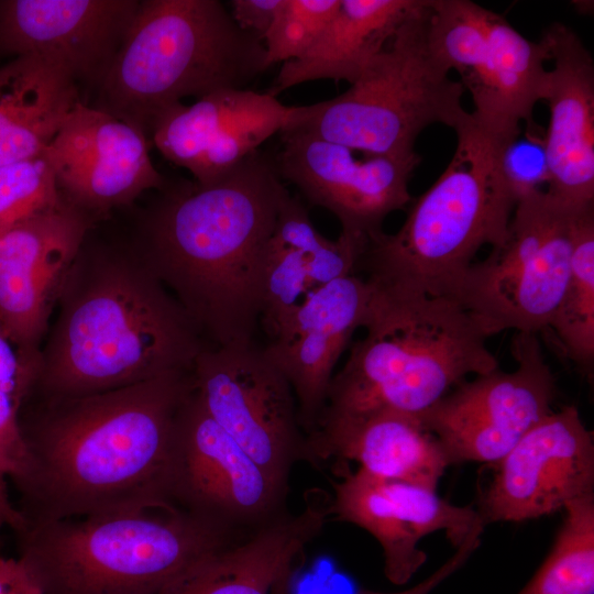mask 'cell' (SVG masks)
<instances>
[{
    "instance_id": "6da1fadb",
    "label": "cell",
    "mask_w": 594,
    "mask_h": 594,
    "mask_svg": "<svg viewBox=\"0 0 594 594\" xmlns=\"http://www.w3.org/2000/svg\"><path fill=\"white\" fill-rule=\"evenodd\" d=\"M193 388L191 370L87 396L25 397L24 461L10 482L23 526L175 507V422Z\"/></svg>"
},
{
    "instance_id": "7a4b0ae2",
    "label": "cell",
    "mask_w": 594,
    "mask_h": 594,
    "mask_svg": "<svg viewBox=\"0 0 594 594\" xmlns=\"http://www.w3.org/2000/svg\"><path fill=\"white\" fill-rule=\"evenodd\" d=\"M130 241L210 346L254 343L264 268L288 191L255 152L218 182L166 185Z\"/></svg>"
},
{
    "instance_id": "3957f363",
    "label": "cell",
    "mask_w": 594,
    "mask_h": 594,
    "mask_svg": "<svg viewBox=\"0 0 594 594\" xmlns=\"http://www.w3.org/2000/svg\"><path fill=\"white\" fill-rule=\"evenodd\" d=\"M91 230L62 285L26 397L87 396L189 372L210 346L130 240Z\"/></svg>"
},
{
    "instance_id": "277c9868",
    "label": "cell",
    "mask_w": 594,
    "mask_h": 594,
    "mask_svg": "<svg viewBox=\"0 0 594 594\" xmlns=\"http://www.w3.org/2000/svg\"><path fill=\"white\" fill-rule=\"evenodd\" d=\"M371 285L366 333L333 375L322 415L417 417L469 375L498 369L487 334L454 299Z\"/></svg>"
},
{
    "instance_id": "5b68a950",
    "label": "cell",
    "mask_w": 594,
    "mask_h": 594,
    "mask_svg": "<svg viewBox=\"0 0 594 594\" xmlns=\"http://www.w3.org/2000/svg\"><path fill=\"white\" fill-rule=\"evenodd\" d=\"M18 558L43 594H169L248 535L178 507L24 525Z\"/></svg>"
},
{
    "instance_id": "8992f818",
    "label": "cell",
    "mask_w": 594,
    "mask_h": 594,
    "mask_svg": "<svg viewBox=\"0 0 594 594\" xmlns=\"http://www.w3.org/2000/svg\"><path fill=\"white\" fill-rule=\"evenodd\" d=\"M454 132L451 161L402 227L367 242L358 270L374 285L454 299L477 252L505 241L517 205L498 165L505 142L484 131L471 112Z\"/></svg>"
},
{
    "instance_id": "52a82bcc",
    "label": "cell",
    "mask_w": 594,
    "mask_h": 594,
    "mask_svg": "<svg viewBox=\"0 0 594 594\" xmlns=\"http://www.w3.org/2000/svg\"><path fill=\"white\" fill-rule=\"evenodd\" d=\"M270 68L263 42L219 0H142L102 79L96 109L142 131L183 98L244 89Z\"/></svg>"
},
{
    "instance_id": "ba28073f",
    "label": "cell",
    "mask_w": 594,
    "mask_h": 594,
    "mask_svg": "<svg viewBox=\"0 0 594 594\" xmlns=\"http://www.w3.org/2000/svg\"><path fill=\"white\" fill-rule=\"evenodd\" d=\"M428 0L404 22L383 51L343 94L307 106L294 127L355 151L407 155L432 124L454 130L469 114L464 88L433 52L428 37Z\"/></svg>"
},
{
    "instance_id": "9c48e42d",
    "label": "cell",
    "mask_w": 594,
    "mask_h": 594,
    "mask_svg": "<svg viewBox=\"0 0 594 594\" xmlns=\"http://www.w3.org/2000/svg\"><path fill=\"white\" fill-rule=\"evenodd\" d=\"M585 207H570L546 190L518 200L505 241L471 265L454 297L488 338L549 329L570 274L575 221Z\"/></svg>"
},
{
    "instance_id": "30bf717a",
    "label": "cell",
    "mask_w": 594,
    "mask_h": 594,
    "mask_svg": "<svg viewBox=\"0 0 594 594\" xmlns=\"http://www.w3.org/2000/svg\"><path fill=\"white\" fill-rule=\"evenodd\" d=\"M427 23L433 52L471 95L474 121L502 141L516 136L543 100L546 43L470 0H428Z\"/></svg>"
},
{
    "instance_id": "8fae6325",
    "label": "cell",
    "mask_w": 594,
    "mask_h": 594,
    "mask_svg": "<svg viewBox=\"0 0 594 594\" xmlns=\"http://www.w3.org/2000/svg\"><path fill=\"white\" fill-rule=\"evenodd\" d=\"M195 393L208 415L275 481L288 487L306 461L307 438L293 388L256 343L209 346L193 367Z\"/></svg>"
},
{
    "instance_id": "7c38bea8",
    "label": "cell",
    "mask_w": 594,
    "mask_h": 594,
    "mask_svg": "<svg viewBox=\"0 0 594 594\" xmlns=\"http://www.w3.org/2000/svg\"><path fill=\"white\" fill-rule=\"evenodd\" d=\"M288 487L270 476L205 410L195 387L175 422L170 503L232 532L251 535L288 513Z\"/></svg>"
},
{
    "instance_id": "4fadbf2b",
    "label": "cell",
    "mask_w": 594,
    "mask_h": 594,
    "mask_svg": "<svg viewBox=\"0 0 594 594\" xmlns=\"http://www.w3.org/2000/svg\"><path fill=\"white\" fill-rule=\"evenodd\" d=\"M512 372L499 367L464 381L417 417L449 464L497 462L552 411L554 374L536 333L514 332Z\"/></svg>"
},
{
    "instance_id": "5bb4252c",
    "label": "cell",
    "mask_w": 594,
    "mask_h": 594,
    "mask_svg": "<svg viewBox=\"0 0 594 594\" xmlns=\"http://www.w3.org/2000/svg\"><path fill=\"white\" fill-rule=\"evenodd\" d=\"M279 134L282 150L274 161L279 177L333 213L340 234L366 246L383 231L384 220L410 202L409 179L421 161L416 152L362 153L297 127Z\"/></svg>"
},
{
    "instance_id": "9a60e30c",
    "label": "cell",
    "mask_w": 594,
    "mask_h": 594,
    "mask_svg": "<svg viewBox=\"0 0 594 594\" xmlns=\"http://www.w3.org/2000/svg\"><path fill=\"white\" fill-rule=\"evenodd\" d=\"M98 223L64 198L0 231V322L32 377L64 279Z\"/></svg>"
},
{
    "instance_id": "2e32d148",
    "label": "cell",
    "mask_w": 594,
    "mask_h": 594,
    "mask_svg": "<svg viewBox=\"0 0 594 594\" xmlns=\"http://www.w3.org/2000/svg\"><path fill=\"white\" fill-rule=\"evenodd\" d=\"M307 106L287 107L268 92L226 89L178 102L152 122L148 140L195 183L211 185L283 130L299 124Z\"/></svg>"
},
{
    "instance_id": "e0dca14e",
    "label": "cell",
    "mask_w": 594,
    "mask_h": 594,
    "mask_svg": "<svg viewBox=\"0 0 594 594\" xmlns=\"http://www.w3.org/2000/svg\"><path fill=\"white\" fill-rule=\"evenodd\" d=\"M480 510L486 524L549 515L594 494V438L578 408L551 411L499 460Z\"/></svg>"
},
{
    "instance_id": "ac0fdd59",
    "label": "cell",
    "mask_w": 594,
    "mask_h": 594,
    "mask_svg": "<svg viewBox=\"0 0 594 594\" xmlns=\"http://www.w3.org/2000/svg\"><path fill=\"white\" fill-rule=\"evenodd\" d=\"M150 145L142 131L81 101L44 154L63 197L101 222L144 191L166 185Z\"/></svg>"
},
{
    "instance_id": "d6986e66",
    "label": "cell",
    "mask_w": 594,
    "mask_h": 594,
    "mask_svg": "<svg viewBox=\"0 0 594 594\" xmlns=\"http://www.w3.org/2000/svg\"><path fill=\"white\" fill-rule=\"evenodd\" d=\"M332 483L330 520L353 524L371 534L381 544L384 573L394 585H404L426 562L419 541L442 530L458 548L470 534L485 526L480 513L470 506H455L440 498L435 490L417 484L378 477L362 469H339Z\"/></svg>"
},
{
    "instance_id": "ffe728a7",
    "label": "cell",
    "mask_w": 594,
    "mask_h": 594,
    "mask_svg": "<svg viewBox=\"0 0 594 594\" xmlns=\"http://www.w3.org/2000/svg\"><path fill=\"white\" fill-rule=\"evenodd\" d=\"M139 0H0V58L34 56L77 85L102 79Z\"/></svg>"
},
{
    "instance_id": "44dd1931",
    "label": "cell",
    "mask_w": 594,
    "mask_h": 594,
    "mask_svg": "<svg viewBox=\"0 0 594 594\" xmlns=\"http://www.w3.org/2000/svg\"><path fill=\"white\" fill-rule=\"evenodd\" d=\"M372 285L356 274L310 290L278 334L264 348L288 380L306 437L327 404L333 370L355 330L363 328Z\"/></svg>"
},
{
    "instance_id": "7402d4cb",
    "label": "cell",
    "mask_w": 594,
    "mask_h": 594,
    "mask_svg": "<svg viewBox=\"0 0 594 594\" xmlns=\"http://www.w3.org/2000/svg\"><path fill=\"white\" fill-rule=\"evenodd\" d=\"M541 40L553 63L543 96L550 113L546 193L570 207L594 205V61L563 23H552Z\"/></svg>"
},
{
    "instance_id": "603a6c76",
    "label": "cell",
    "mask_w": 594,
    "mask_h": 594,
    "mask_svg": "<svg viewBox=\"0 0 594 594\" xmlns=\"http://www.w3.org/2000/svg\"><path fill=\"white\" fill-rule=\"evenodd\" d=\"M329 505L327 493L308 492L300 512L226 546L169 594H292L307 546L330 521Z\"/></svg>"
},
{
    "instance_id": "cb8c5ba5",
    "label": "cell",
    "mask_w": 594,
    "mask_h": 594,
    "mask_svg": "<svg viewBox=\"0 0 594 594\" xmlns=\"http://www.w3.org/2000/svg\"><path fill=\"white\" fill-rule=\"evenodd\" d=\"M354 461L367 473L435 490L449 462L418 417L393 410L322 415L307 436L306 461Z\"/></svg>"
},
{
    "instance_id": "d4e9b609",
    "label": "cell",
    "mask_w": 594,
    "mask_h": 594,
    "mask_svg": "<svg viewBox=\"0 0 594 594\" xmlns=\"http://www.w3.org/2000/svg\"><path fill=\"white\" fill-rule=\"evenodd\" d=\"M426 0H340L317 43L299 59L283 63L268 94L277 97L302 82H355L372 59Z\"/></svg>"
},
{
    "instance_id": "484cf974",
    "label": "cell",
    "mask_w": 594,
    "mask_h": 594,
    "mask_svg": "<svg viewBox=\"0 0 594 594\" xmlns=\"http://www.w3.org/2000/svg\"><path fill=\"white\" fill-rule=\"evenodd\" d=\"M79 102L77 82L41 58L0 66V166L43 154Z\"/></svg>"
},
{
    "instance_id": "4316f807",
    "label": "cell",
    "mask_w": 594,
    "mask_h": 594,
    "mask_svg": "<svg viewBox=\"0 0 594 594\" xmlns=\"http://www.w3.org/2000/svg\"><path fill=\"white\" fill-rule=\"evenodd\" d=\"M549 329L565 354L592 373L594 361V205L576 218L570 274Z\"/></svg>"
},
{
    "instance_id": "83f0119b",
    "label": "cell",
    "mask_w": 594,
    "mask_h": 594,
    "mask_svg": "<svg viewBox=\"0 0 594 594\" xmlns=\"http://www.w3.org/2000/svg\"><path fill=\"white\" fill-rule=\"evenodd\" d=\"M553 547L517 594H594V494L569 502Z\"/></svg>"
},
{
    "instance_id": "f1b7e54d",
    "label": "cell",
    "mask_w": 594,
    "mask_h": 594,
    "mask_svg": "<svg viewBox=\"0 0 594 594\" xmlns=\"http://www.w3.org/2000/svg\"><path fill=\"white\" fill-rule=\"evenodd\" d=\"M310 290L307 255L283 248L271 240L264 268L260 315V326L271 340L289 321Z\"/></svg>"
},
{
    "instance_id": "f546056e",
    "label": "cell",
    "mask_w": 594,
    "mask_h": 594,
    "mask_svg": "<svg viewBox=\"0 0 594 594\" xmlns=\"http://www.w3.org/2000/svg\"><path fill=\"white\" fill-rule=\"evenodd\" d=\"M64 200L45 154L0 166V231Z\"/></svg>"
},
{
    "instance_id": "4dcf8cb0",
    "label": "cell",
    "mask_w": 594,
    "mask_h": 594,
    "mask_svg": "<svg viewBox=\"0 0 594 594\" xmlns=\"http://www.w3.org/2000/svg\"><path fill=\"white\" fill-rule=\"evenodd\" d=\"M340 0H283L263 44L268 66L302 57L320 38Z\"/></svg>"
},
{
    "instance_id": "1f68e13d",
    "label": "cell",
    "mask_w": 594,
    "mask_h": 594,
    "mask_svg": "<svg viewBox=\"0 0 594 594\" xmlns=\"http://www.w3.org/2000/svg\"><path fill=\"white\" fill-rule=\"evenodd\" d=\"M502 177L515 199L542 190L548 184L549 166L544 145V129L532 120L502 144L498 152Z\"/></svg>"
},
{
    "instance_id": "d6a6232c",
    "label": "cell",
    "mask_w": 594,
    "mask_h": 594,
    "mask_svg": "<svg viewBox=\"0 0 594 594\" xmlns=\"http://www.w3.org/2000/svg\"><path fill=\"white\" fill-rule=\"evenodd\" d=\"M282 3L283 0H232L230 13L240 29L263 42Z\"/></svg>"
},
{
    "instance_id": "836d02e7",
    "label": "cell",
    "mask_w": 594,
    "mask_h": 594,
    "mask_svg": "<svg viewBox=\"0 0 594 594\" xmlns=\"http://www.w3.org/2000/svg\"><path fill=\"white\" fill-rule=\"evenodd\" d=\"M481 535V529L472 531L464 542L457 548V551L452 557H450L432 574L409 588L392 593L362 591L359 594H430L468 561L471 554L480 546Z\"/></svg>"
},
{
    "instance_id": "e575fe53",
    "label": "cell",
    "mask_w": 594,
    "mask_h": 594,
    "mask_svg": "<svg viewBox=\"0 0 594 594\" xmlns=\"http://www.w3.org/2000/svg\"><path fill=\"white\" fill-rule=\"evenodd\" d=\"M32 384L31 373L23 366L0 322V387L25 398Z\"/></svg>"
},
{
    "instance_id": "d590c367",
    "label": "cell",
    "mask_w": 594,
    "mask_h": 594,
    "mask_svg": "<svg viewBox=\"0 0 594 594\" xmlns=\"http://www.w3.org/2000/svg\"><path fill=\"white\" fill-rule=\"evenodd\" d=\"M0 594H43L18 557L0 556Z\"/></svg>"
}]
</instances>
